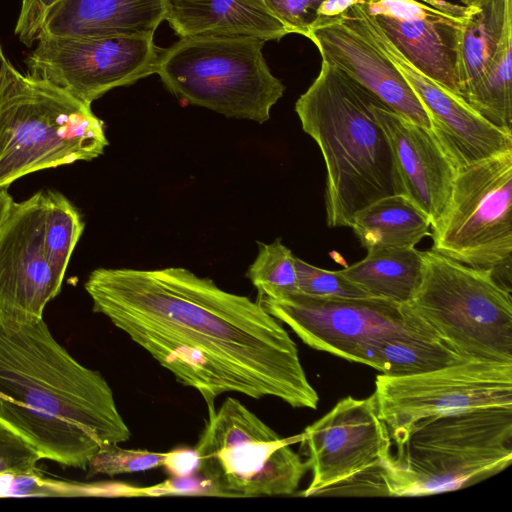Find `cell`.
Returning <instances> with one entry per match:
<instances>
[{
    "label": "cell",
    "mask_w": 512,
    "mask_h": 512,
    "mask_svg": "<svg viewBox=\"0 0 512 512\" xmlns=\"http://www.w3.org/2000/svg\"><path fill=\"white\" fill-rule=\"evenodd\" d=\"M360 5L413 66L461 96L460 44L464 28L478 7L447 0H364Z\"/></svg>",
    "instance_id": "5bb4252c"
},
{
    "label": "cell",
    "mask_w": 512,
    "mask_h": 512,
    "mask_svg": "<svg viewBox=\"0 0 512 512\" xmlns=\"http://www.w3.org/2000/svg\"><path fill=\"white\" fill-rule=\"evenodd\" d=\"M154 34L96 38L42 36L26 58L28 74L90 104L106 92L156 73Z\"/></svg>",
    "instance_id": "4fadbf2b"
},
{
    "label": "cell",
    "mask_w": 512,
    "mask_h": 512,
    "mask_svg": "<svg viewBox=\"0 0 512 512\" xmlns=\"http://www.w3.org/2000/svg\"><path fill=\"white\" fill-rule=\"evenodd\" d=\"M165 16L166 0H58L44 14L38 38L154 34Z\"/></svg>",
    "instance_id": "d6986e66"
},
{
    "label": "cell",
    "mask_w": 512,
    "mask_h": 512,
    "mask_svg": "<svg viewBox=\"0 0 512 512\" xmlns=\"http://www.w3.org/2000/svg\"><path fill=\"white\" fill-rule=\"evenodd\" d=\"M512 33L463 99L493 125L512 133Z\"/></svg>",
    "instance_id": "d4e9b609"
},
{
    "label": "cell",
    "mask_w": 512,
    "mask_h": 512,
    "mask_svg": "<svg viewBox=\"0 0 512 512\" xmlns=\"http://www.w3.org/2000/svg\"><path fill=\"white\" fill-rule=\"evenodd\" d=\"M463 5L469 6V7H481L485 3H487L489 0H460Z\"/></svg>",
    "instance_id": "8d00e7d4"
},
{
    "label": "cell",
    "mask_w": 512,
    "mask_h": 512,
    "mask_svg": "<svg viewBox=\"0 0 512 512\" xmlns=\"http://www.w3.org/2000/svg\"><path fill=\"white\" fill-rule=\"evenodd\" d=\"M311 496H390L386 471L392 440L374 394L341 399L301 434Z\"/></svg>",
    "instance_id": "30bf717a"
},
{
    "label": "cell",
    "mask_w": 512,
    "mask_h": 512,
    "mask_svg": "<svg viewBox=\"0 0 512 512\" xmlns=\"http://www.w3.org/2000/svg\"><path fill=\"white\" fill-rule=\"evenodd\" d=\"M41 456L20 436L0 424V479L39 474Z\"/></svg>",
    "instance_id": "f546056e"
},
{
    "label": "cell",
    "mask_w": 512,
    "mask_h": 512,
    "mask_svg": "<svg viewBox=\"0 0 512 512\" xmlns=\"http://www.w3.org/2000/svg\"><path fill=\"white\" fill-rule=\"evenodd\" d=\"M32 4H33V0H22L19 17H18L16 24H20L21 22H23L25 20V18L27 17V15L32 7Z\"/></svg>",
    "instance_id": "d590c367"
},
{
    "label": "cell",
    "mask_w": 512,
    "mask_h": 512,
    "mask_svg": "<svg viewBox=\"0 0 512 512\" xmlns=\"http://www.w3.org/2000/svg\"><path fill=\"white\" fill-rule=\"evenodd\" d=\"M373 394L392 445L397 446L423 419L512 407V363L467 359L417 374H380Z\"/></svg>",
    "instance_id": "8fae6325"
},
{
    "label": "cell",
    "mask_w": 512,
    "mask_h": 512,
    "mask_svg": "<svg viewBox=\"0 0 512 512\" xmlns=\"http://www.w3.org/2000/svg\"><path fill=\"white\" fill-rule=\"evenodd\" d=\"M2 54H3V51H2L1 46H0V58H1Z\"/></svg>",
    "instance_id": "74e56055"
},
{
    "label": "cell",
    "mask_w": 512,
    "mask_h": 512,
    "mask_svg": "<svg viewBox=\"0 0 512 512\" xmlns=\"http://www.w3.org/2000/svg\"><path fill=\"white\" fill-rule=\"evenodd\" d=\"M374 113L388 138L407 196L430 219L442 213L457 170L430 130L377 100Z\"/></svg>",
    "instance_id": "ac0fdd59"
},
{
    "label": "cell",
    "mask_w": 512,
    "mask_h": 512,
    "mask_svg": "<svg viewBox=\"0 0 512 512\" xmlns=\"http://www.w3.org/2000/svg\"><path fill=\"white\" fill-rule=\"evenodd\" d=\"M84 288L93 311L196 390L208 413L228 392L317 408L297 345L257 301L182 267L98 268Z\"/></svg>",
    "instance_id": "6da1fadb"
},
{
    "label": "cell",
    "mask_w": 512,
    "mask_h": 512,
    "mask_svg": "<svg viewBox=\"0 0 512 512\" xmlns=\"http://www.w3.org/2000/svg\"><path fill=\"white\" fill-rule=\"evenodd\" d=\"M420 285L406 304L444 343L468 359L512 363L511 291L493 270L422 251Z\"/></svg>",
    "instance_id": "8992f818"
},
{
    "label": "cell",
    "mask_w": 512,
    "mask_h": 512,
    "mask_svg": "<svg viewBox=\"0 0 512 512\" xmlns=\"http://www.w3.org/2000/svg\"><path fill=\"white\" fill-rule=\"evenodd\" d=\"M377 100L322 60L318 76L296 101L302 129L325 162L329 227L350 228L358 210L382 197L404 195L388 138L374 113Z\"/></svg>",
    "instance_id": "3957f363"
},
{
    "label": "cell",
    "mask_w": 512,
    "mask_h": 512,
    "mask_svg": "<svg viewBox=\"0 0 512 512\" xmlns=\"http://www.w3.org/2000/svg\"><path fill=\"white\" fill-rule=\"evenodd\" d=\"M298 293L318 297H368L338 271L325 270L295 257Z\"/></svg>",
    "instance_id": "f1b7e54d"
},
{
    "label": "cell",
    "mask_w": 512,
    "mask_h": 512,
    "mask_svg": "<svg viewBox=\"0 0 512 512\" xmlns=\"http://www.w3.org/2000/svg\"><path fill=\"white\" fill-rule=\"evenodd\" d=\"M422 270V251L405 247L368 251L365 258L339 271L368 297L408 304Z\"/></svg>",
    "instance_id": "603a6c76"
},
{
    "label": "cell",
    "mask_w": 512,
    "mask_h": 512,
    "mask_svg": "<svg viewBox=\"0 0 512 512\" xmlns=\"http://www.w3.org/2000/svg\"><path fill=\"white\" fill-rule=\"evenodd\" d=\"M392 451L390 496H428L468 487L512 462V407H483L416 423Z\"/></svg>",
    "instance_id": "5b68a950"
},
{
    "label": "cell",
    "mask_w": 512,
    "mask_h": 512,
    "mask_svg": "<svg viewBox=\"0 0 512 512\" xmlns=\"http://www.w3.org/2000/svg\"><path fill=\"white\" fill-rule=\"evenodd\" d=\"M512 33V0H489L468 20L459 50L461 97L483 75Z\"/></svg>",
    "instance_id": "cb8c5ba5"
},
{
    "label": "cell",
    "mask_w": 512,
    "mask_h": 512,
    "mask_svg": "<svg viewBox=\"0 0 512 512\" xmlns=\"http://www.w3.org/2000/svg\"><path fill=\"white\" fill-rule=\"evenodd\" d=\"M236 398L208 413L194 447L197 472L214 496H283L295 493L309 470L290 445Z\"/></svg>",
    "instance_id": "ba28073f"
},
{
    "label": "cell",
    "mask_w": 512,
    "mask_h": 512,
    "mask_svg": "<svg viewBox=\"0 0 512 512\" xmlns=\"http://www.w3.org/2000/svg\"><path fill=\"white\" fill-rule=\"evenodd\" d=\"M257 302L309 347L356 362L372 338L399 333H434L406 304L374 297H318L302 293ZM435 334V333H434Z\"/></svg>",
    "instance_id": "7c38bea8"
},
{
    "label": "cell",
    "mask_w": 512,
    "mask_h": 512,
    "mask_svg": "<svg viewBox=\"0 0 512 512\" xmlns=\"http://www.w3.org/2000/svg\"><path fill=\"white\" fill-rule=\"evenodd\" d=\"M44 190L12 202L0 224V310L42 318L63 282L53 273L43 244Z\"/></svg>",
    "instance_id": "2e32d148"
},
{
    "label": "cell",
    "mask_w": 512,
    "mask_h": 512,
    "mask_svg": "<svg viewBox=\"0 0 512 512\" xmlns=\"http://www.w3.org/2000/svg\"><path fill=\"white\" fill-rule=\"evenodd\" d=\"M468 358L434 333H399L372 338L359 351L357 363L385 375H410L443 368Z\"/></svg>",
    "instance_id": "7402d4cb"
},
{
    "label": "cell",
    "mask_w": 512,
    "mask_h": 512,
    "mask_svg": "<svg viewBox=\"0 0 512 512\" xmlns=\"http://www.w3.org/2000/svg\"><path fill=\"white\" fill-rule=\"evenodd\" d=\"M254 262L247 277L258 291V296L276 298L298 293L295 256L276 239L270 244L259 243Z\"/></svg>",
    "instance_id": "4316f807"
},
{
    "label": "cell",
    "mask_w": 512,
    "mask_h": 512,
    "mask_svg": "<svg viewBox=\"0 0 512 512\" xmlns=\"http://www.w3.org/2000/svg\"><path fill=\"white\" fill-rule=\"evenodd\" d=\"M162 467L172 477H189L197 472L198 457L194 449L177 448L166 452Z\"/></svg>",
    "instance_id": "d6a6232c"
},
{
    "label": "cell",
    "mask_w": 512,
    "mask_h": 512,
    "mask_svg": "<svg viewBox=\"0 0 512 512\" xmlns=\"http://www.w3.org/2000/svg\"><path fill=\"white\" fill-rule=\"evenodd\" d=\"M0 424L42 459L86 469L131 432L102 374L56 341L42 318L0 310Z\"/></svg>",
    "instance_id": "7a4b0ae2"
},
{
    "label": "cell",
    "mask_w": 512,
    "mask_h": 512,
    "mask_svg": "<svg viewBox=\"0 0 512 512\" xmlns=\"http://www.w3.org/2000/svg\"><path fill=\"white\" fill-rule=\"evenodd\" d=\"M104 122L63 89L0 58V189L28 174L103 154Z\"/></svg>",
    "instance_id": "277c9868"
},
{
    "label": "cell",
    "mask_w": 512,
    "mask_h": 512,
    "mask_svg": "<svg viewBox=\"0 0 512 512\" xmlns=\"http://www.w3.org/2000/svg\"><path fill=\"white\" fill-rule=\"evenodd\" d=\"M363 1L364 0H324L318 9V18L313 29L326 20L340 16L353 5L361 4Z\"/></svg>",
    "instance_id": "836d02e7"
},
{
    "label": "cell",
    "mask_w": 512,
    "mask_h": 512,
    "mask_svg": "<svg viewBox=\"0 0 512 512\" xmlns=\"http://www.w3.org/2000/svg\"><path fill=\"white\" fill-rule=\"evenodd\" d=\"M432 249L463 264L511 275L512 151L457 170L446 205L431 225Z\"/></svg>",
    "instance_id": "9c48e42d"
},
{
    "label": "cell",
    "mask_w": 512,
    "mask_h": 512,
    "mask_svg": "<svg viewBox=\"0 0 512 512\" xmlns=\"http://www.w3.org/2000/svg\"><path fill=\"white\" fill-rule=\"evenodd\" d=\"M166 453L124 449L113 445L100 450L89 462L90 475L138 473L163 466Z\"/></svg>",
    "instance_id": "83f0119b"
},
{
    "label": "cell",
    "mask_w": 512,
    "mask_h": 512,
    "mask_svg": "<svg viewBox=\"0 0 512 512\" xmlns=\"http://www.w3.org/2000/svg\"><path fill=\"white\" fill-rule=\"evenodd\" d=\"M57 1L33 0L32 7L25 20L16 24L15 33L22 43L30 46L37 41L44 14Z\"/></svg>",
    "instance_id": "1f68e13d"
},
{
    "label": "cell",
    "mask_w": 512,
    "mask_h": 512,
    "mask_svg": "<svg viewBox=\"0 0 512 512\" xmlns=\"http://www.w3.org/2000/svg\"><path fill=\"white\" fill-rule=\"evenodd\" d=\"M165 20L182 37L280 40L293 34L263 0H166Z\"/></svg>",
    "instance_id": "ffe728a7"
},
{
    "label": "cell",
    "mask_w": 512,
    "mask_h": 512,
    "mask_svg": "<svg viewBox=\"0 0 512 512\" xmlns=\"http://www.w3.org/2000/svg\"><path fill=\"white\" fill-rule=\"evenodd\" d=\"M308 39L316 45L323 61L343 71L397 114L430 130L421 101L372 39L357 5L322 22Z\"/></svg>",
    "instance_id": "e0dca14e"
},
{
    "label": "cell",
    "mask_w": 512,
    "mask_h": 512,
    "mask_svg": "<svg viewBox=\"0 0 512 512\" xmlns=\"http://www.w3.org/2000/svg\"><path fill=\"white\" fill-rule=\"evenodd\" d=\"M84 225L78 209L68 198L58 191L44 190V250L53 273L61 282Z\"/></svg>",
    "instance_id": "484cf974"
},
{
    "label": "cell",
    "mask_w": 512,
    "mask_h": 512,
    "mask_svg": "<svg viewBox=\"0 0 512 512\" xmlns=\"http://www.w3.org/2000/svg\"><path fill=\"white\" fill-rule=\"evenodd\" d=\"M13 202L12 196L9 194L7 188L0 189V224L10 206Z\"/></svg>",
    "instance_id": "e575fe53"
},
{
    "label": "cell",
    "mask_w": 512,
    "mask_h": 512,
    "mask_svg": "<svg viewBox=\"0 0 512 512\" xmlns=\"http://www.w3.org/2000/svg\"><path fill=\"white\" fill-rule=\"evenodd\" d=\"M264 43L253 37H182L161 50L156 73L190 104L264 123L285 90L263 57Z\"/></svg>",
    "instance_id": "52a82bcc"
},
{
    "label": "cell",
    "mask_w": 512,
    "mask_h": 512,
    "mask_svg": "<svg viewBox=\"0 0 512 512\" xmlns=\"http://www.w3.org/2000/svg\"><path fill=\"white\" fill-rule=\"evenodd\" d=\"M361 20L377 46L411 86L429 121L430 131L456 170L512 151V133L482 117L461 96L447 90L413 66L370 20L360 4Z\"/></svg>",
    "instance_id": "9a60e30c"
},
{
    "label": "cell",
    "mask_w": 512,
    "mask_h": 512,
    "mask_svg": "<svg viewBox=\"0 0 512 512\" xmlns=\"http://www.w3.org/2000/svg\"><path fill=\"white\" fill-rule=\"evenodd\" d=\"M350 228L368 252L415 247L430 235L431 221L407 196L397 194L358 210Z\"/></svg>",
    "instance_id": "44dd1931"
},
{
    "label": "cell",
    "mask_w": 512,
    "mask_h": 512,
    "mask_svg": "<svg viewBox=\"0 0 512 512\" xmlns=\"http://www.w3.org/2000/svg\"><path fill=\"white\" fill-rule=\"evenodd\" d=\"M269 10L293 34L309 38L324 0H263Z\"/></svg>",
    "instance_id": "4dcf8cb0"
}]
</instances>
